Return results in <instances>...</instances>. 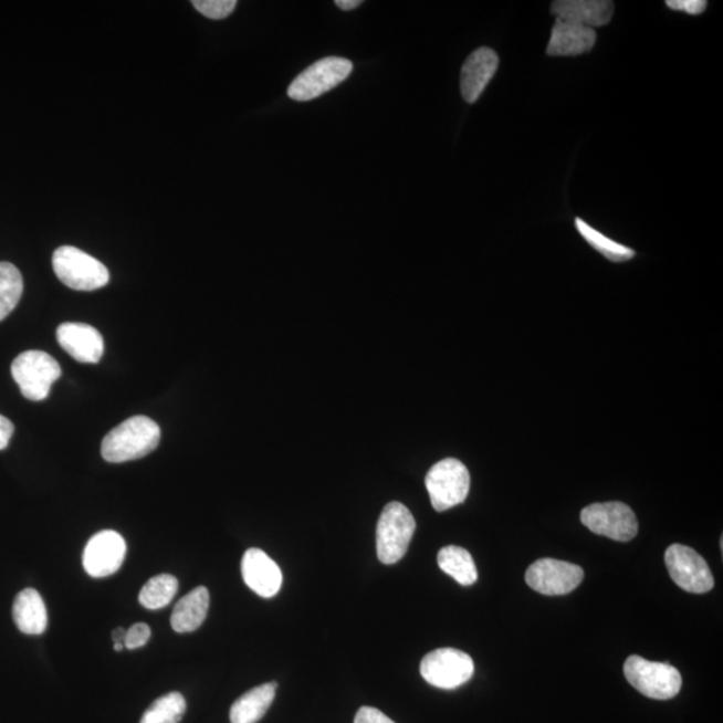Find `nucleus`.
<instances>
[{
	"instance_id": "obj_14",
	"label": "nucleus",
	"mask_w": 723,
	"mask_h": 723,
	"mask_svg": "<svg viewBox=\"0 0 723 723\" xmlns=\"http://www.w3.org/2000/svg\"><path fill=\"white\" fill-rule=\"evenodd\" d=\"M56 339L63 350L81 364H98L103 358V335L85 323H63L56 329Z\"/></svg>"
},
{
	"instance_id": "obj_9",
	"label": "nucleus",
	"mask_w": 723,
	"mask_h": 723,
	"mask_svg": "<svg viewBox=\"0 0 723 723\" xmlns=\"http://www.w3.org/2000/svg\"><path fill=\"white\" fill-rule=\"evenodd\" d=\"M420 670L423 680L431 687L453 690L471 680L474 663L464 651L439 649L422 659Z\"/></svg>"
},
{
	"instance_id": "obj_17",
	"label": "nucleus",
	"mask_w": 723,
	"mask_h": 723,
	"mask_svg": "<svg viewBox=\"0 0 723 723\" xmlns=\"http://www.w3.org/2000/svg\"><path fill=\"white\" fill-rule=\"evenodd\" d=\"M596 42L594 29L556 21L552 29L547 54L551 56H575L591 52Z\"/></svg>"
},
{
	"instance_id": "obj_16",
	"label": "nucleus",
	"mask_w": 723,
	"mask_h": 723,
	"mask_svg": "<svg viewBox=\"0 0 723 723\" xmlns=\"http://www.w3.org/2000/svg\"><path fill=\"white\" fill-rule=\"evenodd\" d=\"M499 69V55L490 48L475 50L461 70V93L468 104H474Z\"/></svg>"
},
{
	"instance_id": "obj_19",
	"label": "nucleus",
	"mask_w": 723,
	"mask_h": 723,
	"mask_svg": "<svg viewBox=\"0 0 723 723\" xmlns=\"http://www.w3.org/2000/svg\"><path fill=\"white\" fill-rule=\"evenodd\" d=\"M209 610V591L206 587L195 588L184 596L174 608L170 625L176 632H193L205 624Z\"/></svg>"
},
{
	"instance_id": "obj_28",
	"label": "nucleus",
	"mask_w": 723,
	"mask_h": 723,
	"mask_svg": "<svg viewBox=\"0 0 723 723\" xmlns=\"http://www.w3.org/2000/svg\"><path fill=\"white\" fill-rule=\"evenodd\" d=\"M669 9L687 12L689 15H701L708 8L705 0H668Z\"/></svg>"
},
{
	"instance_id": "obj_21",
	"label": "nucleus",
	"mask_w": 723,
	"mask_h": 723,
	"mask_svg": "<svg viewBox=\"0 0 723 723\" xmlns=\"http://www.w3.org/2000/svg\"><path fill=\"white\" fill-rule=\"evenodd\" d=\"M437 562L443 573L452 576L461 586H473L478 581V568L472 555L465 548L448 545L439 552Z\"/></svg>"
},
{
	"instance_id": "obj_32",
	"label": "nucleus",
	"mask_w": 723,
	"mask_h": 723,
	"mask_svg": "<svg viewBox=\"0 0 723 723\" xmlns=\"http://www.w3.org/2000/svg\"><path fill=\"white\" fill-rule=\"evenodd\" d=\"M113 637V642L114 643H125V637H126V630L123 629V627H118V629L114 630L112 633Z\"/></svg>"
},
{
	"instance_id": "obj_29",
	"label": "nucleus",
	"mask_w": 723,
	"mask_h": 723,
	"mask_svg": "<svg viewBox=\"0 0 723 723\" xmlns=\"http://www.w3.org/2000/svg\"><path fill=\"white\" fill-rule=\"evenodd\" d=\"M354 723H396L376 708L364 706L355 715Z\"/></svg>"
},
{
	"instance_id": "obj_30",
	"label": "nucleus",
	"mask_w": 723,
	"mask_h": 723,
	"mask_svg": "<svg viewBox=\"0 0 723 723\" xmlns=\"http://www.w3.org/2000/svg\"><path fill=\"white\" fill-rule=\"evenodd\" d=\"M14 430V425H12L9 418L0 415V450L8 448Z\"/></svg>"
},
{
	"instance_id": "obj_31",
	"label": "nucleus",
	"mask_w": 723,
	"mask_h": 723,
	"mask_svg": "<svg viewBox=\"0 0 723 723\" xmlns=\"http://www.w3.org/2000/svg\"><path fill=\"white\" fill-rule=\"evenodd\" d=\"M360 3V0H336L335 2V4L338 6L340 10L345 11L357 9Z\"/></svg>"
},
{
	"instance_id": "obj_25",
	"label": "nucleus",
	"mask_w": 723,
	"mask_h": 723,
	"mask_svg": "<svg viewBox=\"0 0 723 723\" xmlns=\"http://www.w3.org/2000/svg\"><path fill=\"white\" fill-rule=\"evenodd\" d=\"M186 710V698L180 693L165 694L151 703L139 723H180Z\"/></svg>"
},
{
	"instance_id": "obj_24",
	"label": "nucleus",
	"mask_w": 723,
	"mask_h": 723,
	"mask_svg": "<svg viewBox=\"0 0 723 723\" xmlns=\"http://www.w3.org/2000/svg\"><path fill=\"white\" fill-rule=\"evenodd\" d=\"M23 294V277L14 264L0 262V322L14 311Z\"/></svg>"
},
{
	"instance_id": "obj_3",
	"label": "nucleus",
	"mask_w": 723,
	"mask_h": 723,
	"mask_svg": "<svg viewBox=\"0 0 723 723\" xmlns=\"http://www.w3.org/2000/svg\"><path fill=\"white\" fill-rule=\"evenodd\" d=\"M53 269L63 284L77 291L103 289L111 279L109 271L99 260L70 245L60 247L54 252Z\"/></svg>"
},
{
	"instance_id": "obj_20",
	"label": "nucleus",
	"mask_w": 723,
	"mask_h": 723,
	"mask_svg": "<svg viewBox=\"0 0 723 723\" xmlns=\"http://www.w3.org/2000/svg\"><path fill=\"white\" fill-rule=\"evenodd\" d=\"M276 689L277 684L271 682L247 691L231 708V723H256L262 720L275 700Z\"/></svg>"
},
{
	"instance_id": "obj_33",
	"label": "nucleus",
	"mask_w": 723,
	"mask_h": 723,
	"mask_svg": "<svg viewBox=\"0 0 723 723\" xmlns=\"http://www.w3.org/2000/svg\"><path fill=\"white\" fill-rule=\"evenodd\" d=\"M125 649V645L123 643H114V650L116 651H123Z\"/></svg>"
},
{
	"instance_id": "obj_12",
	"label": "nucleus",
	"mask_w": 723,
	"mask_h": 723,
	"mask_svg": "<svg viewBox=\"0 0 723 723\" xmlns=\"http://www.w3.org/2000/svg\"><path fill=\"white\" fill-rule=\"evenodd\" d=\"M126 555L124 537L116 531H101L86 544L84 568L92 577H106L116 574L123 566Z\"/></svg>"
},
{
	"instance_id": "obj_2",
	"label": "nucleus",
	"mask_w": 723,
	"mask_h": 723,
	"mask_svg": "<svg viewBox=\"0 0 723 723\" xmlns=\"http://www.w3.org/2000/svg\"><path fill=\"white\" fill-rule=\"evenodd\" d=\"M417 528L411 512L398 501L385 506L377 525V554L380 563L391 566L408 552Z\"/></svg>"
},
{
	"instance_id": "obj_15",
	"label": "nucleus",
	"mask_w": 723,
	"mask_h": 723,
	"mask_svg": "<svg viewBox=\"0 0 723 723\" xmlns=\"http://www.w3.org/2000/svg\"><path fill=\"white\" fill-rule=\"evenodd\" d=\"M551 12L556 21L595 29L611 22L614 3L610 0H557L552 3Z\"/></svg>"
},
{
	"instance_id": "obj_22",
	"label": "nucleus",
	"mask_w": 723,
	"mask_h": 723,
	"mask_svg": "<svg viewBox=\"0 0 723 723\" xmlns=\"http://www.w3.org/2000/svg\"><path fill=\"white\" fill-rule=\"evenodd\" d=\"M575 226L577 232L581 234L583 239H585L594 250L601 253L602 256L611 260V262H627V260L636 256V251L629 249V247L617 243V241L608 239L605 234L587 224L585 220L577 218L575 220Z\"/></svg>"
},
{
	"instance_id": "obj_26",
	"label": "nucleus",
	"mask_w": 723,
	"mask_h": 723,
	"mask_svg": "<svg viewBox=\"0 0 723 723\" xmlns=\"http://www.w3.org/2000/svg\"><path fill=\"white\" fill-rule=\"evenodd\" d=\"M192 4L200 14L219 21L230 17L237 9L238 2L237 0H193Z\"/></svg>"
},
{
	"instance_id": "obj_7",
	"label": "nucleus",
	"mask_w": 723,
	"mask_h": 723,
	"mask_svg": "<svg viewBox=\"0 0 723 723\" xmlns=\"http://www.w3.org/2000/svg\"><path fill=\"white\" fill-rule=\"evenodd\" d=\"M353 72V63L339 56H327L297 75L289 87V97L297 103L321 97L344 82Z\"/></svg>"
},
{
	"instance_id": "obj_13",
	"label": "nucleus",
	"mask_w": 723,
	"mask_h": 723,
	"mask_svg": "<svg viewBox=\"0 0 723 723\" xmlns=\"http://www.w3.org/2000/svg\"><path fill=\"white\" fill-rule=\"evenodd\" d=\"M245 585L262 598H274L281 591L283 575L277 564L262 549L251 548L241 560Z\"/></svg>"
},
{
	"instance_id": "obj_6",
	"label": "nucleus",
	"mask_w": 723,
	"mask_h": 723,
	"mask_svg": "<svg viewBox=\"0 0 723 723\" xmlns=\"http://www.w3.org/2000/svg\"><path fill=\"white\" fill-rule=\"evenodd\" d=\"M425 485L433 509L443 512L464 503L471 490V474L461 461L446 459L430 468Z\"/></svg>"
},
{
	"instance_id": "obj_23",
	"label": "nucleus",
	"mask_w": 723,
	"mask_h": 723,
	"mask_svg": "<svg viewBox=\"0 0 723 723\" xmlns=\"http://www.w3.org/2000/svg\"><path fill=\"white\" fill-rule=\"evenodd\" d=\"M179 581L172 575H157L145 585L139 593L138 600L148 610H160L174 600Z\"/></svg>"
},
{
	"instance_id": "obj_4",
	"label": "nucleus",
	"mask_w": 723,
	"mask_h": 723,
	"mask_svg": "<svg viewBox=\"0 0 723 723\" xmlns=\"http://www.w3.org/2000/svg\"><path fill=\"white\" fill-rule=\"evenodd\" d=\"M12 378L24 398L41 402L50 395L53 384L61 377V366L52 355L40 350L24 352L12 362Z\"/></svg>"
},
{
	"instance_id": "obj_10",
	"label": "nucleus",
	"mask_w": 723,
	"mask_h": 723,
	"mask_svg": "<svg viewBox=\"0 0 723 723\" xmlns=\"http://www.w3.org/2000/svg\"><path fill=\"white\" fill-rule=\"evenodd\" d=\"M664 562L672 581L684 591L705 594L714 587L712 570L706 560L693 548L672 544L666 551Z\"/></svg>"
},
{
	"instance_id": "obj_11",
	"label": "nucleus",
	"mask_w": 723,
	"mask_h": 723,
	"mask_svg": "<svg viewBox=\"0 0 723 723\" xmlns=\"http://www.w3.org/2000/svg\"><path fill=\"white\" fill-rule=\"evenodd\" d=\"M583 577H585V570L581 567L555 559L537 560L525 574V580L532 589L548 596L573 593L580 586Z\"/></svg>"
},
{
	"instance_id": "obj_8",
	"label": "nucleus",
	"mask_w": 723,
	"mask_h": 723,
	"mask_svg": "<svg viewBox=\"0 0 723 723\" xmlns=\"http://www.w3.org/2000/svg\"><path fill=\"white\" fill-rule=\"evenodd\" d=\"M583 525L596 535L615 542H630L638 534V520L629 505L611 501L586 506L581 511Z\"/></svg>"
},
{
	"instance_id": "obj_27",
	"label": "nucleus",
	"mask_w": 723,
	"mask_h": 723,
	"mask_svg": "<svg viewBox=\"0 0 723 723\" xmlns=\"http://www.w3.org/2000/svg\"><path fill=\"white\" fill-rule=\"evenodd\" d=\"M151 636L150 627L145 624H136L126 630L125 649L136 650L149 642Z\"/></svg>"
},
{
	"instance_id": "obj_5",
	"label": "nucleus",
	"mask_w": 723,
	"mask_h": 723,
	"mask_svg": "<svg viewBox=\"0 0 723 723\" xmlns=\"http://www.w3.org/2000/svg\"><path fill=\"white\" fill-rule=\"evenodd\" d=\"M625 675L632 688L652 700H671L682 688V677L674 666L650 662L638 656L627 659Z\"/></svg>"
},
{
	"instance_id": "obj_1",
	"label": "nucleus",
	"mask_w": 723,
	"mask_h": 723,
	"mask_svg": "<svg viewBox=\"0 0 723 723\" xmlns=\"http://www.w3.org/2000/svg\"><path fill=\"white\" fill-rule=\"evenodd\" d=\"M160 427L150 418L136 416L129 418L106 434L101 453L107 462H120L143 459L154 452L160 443Z\"/></svg>"
},
{
	"instance_id": "obj_18",
	"label": "nucleus",
	"mask_w": 723,
	"mask_h": 723,
	"mask_svg": "<svg viewBox=\"0 0 723 723\" xmlns=\"http://www.w3.org/2000/svg\"><path fill=\"white\" fill-rule=\"evenodd\" d=\"M12 617L19 631L28 636H41L48 629V610L40 593L33 588L23 589L19 593Z\"/></svg>"
}]
</instances>
